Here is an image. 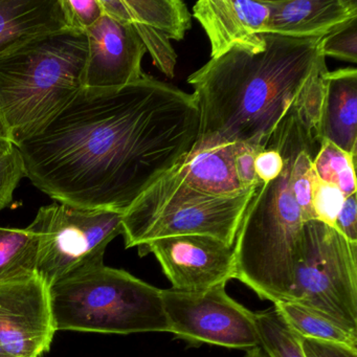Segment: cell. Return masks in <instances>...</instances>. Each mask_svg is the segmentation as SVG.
Listing matches in <instances>:
<instances>
[{
	"label": "cell",
	"mask_w": 357,
	"mask_h": 357,
	"mask_svg": "<svg viewBox=\"0 0 357 357\" xmlns=\"http://www.w3.org/2000/svg\"><path fill=\"white\" fill-rule=\"evenodd\" d=\"M240 145L208 144L193 147L175 167L195 189L216 196H235L252 188H244L235 171V155Z\"/></svg>",
	"instance_id": "17"
},
{
	"label": "cell",
	"mask_w": 357,
	"mask_h": 357,
	"mask_svg": "<svg viewBox=\"0 0 357 357\" xmlns=\"http://www.w3.org/2000/svg\"><path fill=\"white\" fill-rule=\"evenodd\" d=\"M38 235L31 229L0 227V283L37 275Z\"/></svg>",
	"instance_id": "20"
},
{
	"label": "cell",
	"mask_w": 357,
	"mask_h": 357,
	"mask_svg": "<svg viewBox=\"0 0 357 357\" xmlns=\"http://www.w3.org/2000/svg\"><path fill=\"white\" fill-rule=\"evenodd\" d=\"M66 28L62 0H0V55L29 39Z\"/></svg>",
	"instance_id": "18"
},
{
	"label": "cell",
	"mask_w": 357,
	"mask_h": 357,
	"mask_svg": "<svg viewBox=\"0 0 357 357\" xmlns=\"http://www.w3.org/2000/svg\"><path fill=\"white\" fill-rule=\"evenodd\" d=\"M300 342L305 357H357V349L344 344L301 337Z\"/></svg>",
	"instance_id": "29"
},
{
	"label": "cell",
	"mask_w": 357,
	"mask_h": 357,
	"mask_svg": "<svg viewBox=\"0 0 357 357\" xmlns=\"http://www.w3.org/2000/svg\"><path fill=\"white\" fill-rule=\"evenodd\" d=\"M193 16L210 40L211 59L233 47L264 49L269 17L266 0H199L194 5Z\"/></svg>",
	"instance_id": "13"
},
{
	"label": "cell",
	"mask_w": 357,
	"mask_h": 357,
	"mask_svg": "<svg viewBox=\"0 0 357 357\" xmlns=\"http://www.w3.org/2000/svg\"><path fill=\"white\" fill-rule=\"evenodd\" d=\"M137 248L141 257L155 256L177 291H206L236 279L234 246L211 236L160 238Z\"/></svg>",
	"instance_id": "10"
},
{
	"label": "cell",
	"mask_w": 357,
	"mask_h": 357,
	"mask_svg": "<svg viewBox=\"0 0 357 357\" xmlns=\"http://www.w3.org/2000/svg\"><path fill=\"white\" fill-rule=\"evenodd\" d=\"M261 348L268 357H305L300 337L286 325L275 308L255 313Z\"/></svg>",
	"instance_id": "22"
},
{
	"label": "cell",
	"mask_w": 357,
	"mask_h": 357,
	"mask_svg": "<svg viewBox=\"0 0 357 357\" xmlns=\"http://www.w3.org/2000/svg\"><path fill=\"white\" fill-rule=\"evenodd\" d=\"M225 286L202 292L162 289L170 333L192 347L246 351L261 347L255 313L231 298Z\"/></svg>",
	"instance_id": "9"
},
{
	"label": "cell",
	"mask_w": 357,
	"mask_h": 357,
	"mask_svg": "<svg viewBox=\"0 0 357 357\" xmlns=\"http://www.w3.org/2000/svg\"><path fill=\"white\" fill-rule=\"evenodd\" d=\"M62 3L70 29L85 32L103 16L99 0H62Z\"/></svg>",
	"instance_id": "27"
},
{
	"label": "cell",
	"mask_w": 357,
	"mask_h": 357,
	"mask_svg": "<svg viewBox=\"0 0 357 357\" xmlns=\"http://www.w3.org/2000/svg\"><path fill=\"white\" fill-rule=\"evenodd\" d=\"M0 357H9L8 356L7 353L5 352V350H3V347H1V344H0Z\"/></svg>",
	"instance_id": "34"
},
{
	"label": "cell",
	"mask_w": 357,
	"mask_h": 357,
	"mask_svg": "<svg viewBox=\"0 0 357 357\" xmlns=\"http://www.w3.org/2000/svg\"><path fill=\"white\" fill-rule=\"evenodd\" d=\"M323 37L264 34L262 51L233 47L188 78L199 112L195 145L266 149L271 135L324 84Z\"/></svg>",
	"instance_id": "2"
},
{
	"label": "cell",
	"mask_w": 357,
	"mask_h": 357,
	"mask_svg": "<svg viewBox=\"0 0 357 357\" xmlns=\"http://www.w3.org/2000/svg\"><path fill=\"white\" fill-rule=\"evenodd\" d=\"M89 43L66 28L0 55V112L14 145L59 114L83 89Z\"/></svg>",
	"instance_id": "4"
},
{
	"label": "cell",
	"mask_w": 357,
	"mask_h": 357,
	"mask_svg": "<svg viewBox=\"0 0 357 357\" xmlns=\"http://www.w3.org/2000/svg\"><path fill=\"white\" fill-rule=\"evenodd\" d=\"M15 147L10 135L9 128L6 124L3 114L0 112V158L7 155Z\"/></svg>",
	"instance_id": "32"
},
{
	"label": "cell",
	"mask_w": 357,
	"mask_h": 357,
	"mask_svg": "<svg viewBox=\"0 0 357 357\" xmlns=\"http://www.w3.org/2000/svg\"><path fill=\"white\" fill-rule=\"evenodd\" d=\"M244 357H268V355L264 352V350L261 347H258V348L246 351V354Z\"/></svg>",
	"instance_id": "33"
},
{
	"label": "cell",
	"mask_w": 357,
	"mask_h": 357,
	"mask_svg": "<svg viewBox=\"0 0 357 357\" xmlns=\"http://www.w3.org/2000/svg\"><path fill=\"white\" fill-rule=\"evenodd\" d=\"M285 162L279 152L264 149L255 158V172L261 183H267L277 178L283 171Z\"/></svg>",
	"instance_id": "30"
},
{
	"label": "cell",
	"mask_w": 357,
	"mask_h": 357,
	"mask_svg": "<svg viewBox=\"0 0 357 357\" xmlns=\"http://www.w3.org/2000/svg\"><path fill=\"white\" fill-rule=\"evenodd\" d=\"M120 22L137 31L154 66L173 79L177 54L171 41H181L192 26V14L181 0H123Z\"/></svg>",
	"instance_id": "14"
},
{
	"label": "cell",
	"mask_w": 357,
	"mask_h": 357,
	"mask_svg": "<svg viewBox=\"0 0 357 357\" xmlns=\"http://www.w3.org/2000/svg\"><path fill=\"white\" fill-rule=\"evenodd\" d=\"M265 34L289 38L324 37L357 17L356 0H266Z\"/></svg>",
	"instance_id": "15"
},
{
	"label": "cell",
	"mask_w": 357,
	"mask_h": 357,
	"mask_svg": "<svg viewBox=\"0 0 357 357\" xmlns=\"http://www.w3.org/2000/svg\"><path fill=\"white\" fill-rule=\"evenodd\" d=\"M85 34L89 53L83 89H122L145 75L142 61L147 50L130 24L103 14L97 24L85 31Z\"/></svg>",
	"instance_id": "12"
},
{
	"label": "cell",
	"mask_w": 357,
	"mask_h": 357,
	"mask_svg": "<svg viewBox=\"0 0 357 357\" xmlns=\"http://www.w3.org/2000/svg\"><path fill=\"white\" fill-rule=\"evenodd\" d=\"M257 188L239 195H211L192 187L172 167L125 211V246L139 248L160 238L183 235L211 236L234 246Z\"/></svg>",
	"instance_id": "6"
},
{
	"label": "cell",
	"mask_w": 357,
	"mask_h": 357,
	"mask_svg": "<svg viewBox=\"0 0 357 357\" xmlns=\"http://www.w3.org/2000/svg\"><path fill=\"white\" fill-rule=\"evenodd\" d=\"M290 301L357 329V242L321 221L304 222Z\"/></svg>",
	"instance_id": "7"
},
{
	"label": "cell",
	"mask_w": 357,
	"mask_h": 357,
	"mask_svg": "<svg viewBox=\"0 0 357 357\" xmlns=\"http://www.w3.org/2000/svg\"><path fill=\"white\" fill-rule=\"evenodd\" d=\"M49 290L56 331L170 332L162 289L123 269L89 265Z\"/></svg>",
	"instance_id": "5"
},
{
	"label": "cell",
	"mask_w": 357,
	"mask_h": 357,
	"mask_svg": "<svg viewBox=\"0 0 357 357\" xmlns=\"http://www.w3.org/2000/svg\"><path fill=\"white\" fill-rule=\"evenodd\" d=\"M26 177L24 160L17 148L0 158V211L13 202V195L22 179Z\"/></svg>",
	"instance_id": "26"
},
{
	"label": "cell",
	"mask_w": 357,
	"mask_h": 357,
	"mask_svg": "<svg viewBox=\"0 0 357 357\" xmlns=\"http://www.w3.org/2000/svg\"><path fill=\"white\" fill-rule=\"evenodd\" d=\"M124 213L68 204L43 206L29 227L38 235L36 273L52 287L75 271L104 263L108 244L123 233Z\"/></svg>",
	"instance_id": "8"
},
{
	"label": "cell",
	"mask_w": 357,
	"mask_h": 357,
	"mask_svg": "<svg viewBox=\"0 0 357 357\" xmlns=\"http://www.w3.org/2000/svg\"><path fill=\"white\" fill-rule=\"evenodd\" d=\"M319 150L304 149L294 156L290 171V189L296 204L300 208L304 222L314 220L311 194L314 175L313 160Z\"/></svg>",
	"instance_id": "23"
},
{
	"label": "cell",
	"mask_w": 357,
	"mask_h": 357,
	"mask_svg": "<svg viewBox=\"0 0 357 357\" xmlns=\"http://www.w3.org/2000/svg\"><path fill=\"white\" fill-rule=\"evenodd\" d=\"M319 139L357 155V70L326 73L319 121Z\"/></svg>",
	"instance_id": "16"
},
{
	"label": "cell",
	"mask_w": 357,
	"mask_h": 357,
	"mask_svg": "<svg viewBox=\"0 0 357 357\" xmlns=\"http://www.w3.org/2000/svg\"><path fill=\"white\" fill-rule=\"evenodd\" d=\"M347 239L357 242V199L356 193L344 198V204L338 213L334 227Z\"/></svg>",
	"instance_id": "31"
},
{
	"label": "cell",
	"mask_w": 357,
	"mask_h": 357,
	"mask_svg": "<svg viewBox=\"0 0 357 357\" xmlns=\"http://www.w3.org/2000/svg\"><path fill=\"white\" fill-rule=\"evenodd\" d=\"M321 54L326 57L356 63L357 17L333 29L321 38Z\"/></svg>",
	"instance_id": "24"
},
{
	"label": "cell",
	"mask_w": 357,
	"mask_h": 357,
	"mask_svg": "<svg viewBox=\"0 0 357 357\" xmlns=\"http://www.w3.org/2000/svg\"><path fill=\"white\" fill-rule=\"evenodd\" d=\"M317 122L310 114L290 116L273 135L266 149L285 162L281 174L257 188L236 237V279L262 300L290 301L302 248L304 220L290 189L294 156L319 150Z\"/></svg>",
	"instance_id": "3"
},
{
	"label": "cell",
	"mask_w": 357,
	"mask_h": 357,
	"mask_svg": "<svg viewBox=\"0 0 357 357\" xmlns=\"http://www.w3.org/2000/svg\"><path fill=\"white\" fill-rule=\"evenodd\" d=\"M55 332L50 290L38 275L0 283V344L8 356H43Z\"/></svg>",
	"instance_id": "11"
},
{
	"label": "cell",
	"mask_w": 357,
	"mask_h": 357,
	"mask_svg": "<svg viewBox=\"0 0 357 357\" xmlns=\"http://www.w3.org/2000/svg\"><path fill=\"white\" fill-rule=\"evenodd\" d=\"M344 195L340 188L319 178L314 171L312 178V211L315 220L321 221L334 227L338 213L344 204Z\"/></svg>",
	"instance_id": "25"
},
{
	"label": "cell",
	"mask_w": 357,
	"mask_h": 357,
	"mask_svg": "<svg viewBox=\"0 0 357 357\" xmlns=\"http://www.w3.org/2000/svg\"><path fill=\"white\" fill-rule=\"evenodd\" d=\"M275 309L296 335L307 340L335 342L357 349V329L306 305L284 301Z\"/></svg>",
	"instance_id": "19"
},
{
	"label": "cell",
	"mask_w": 357,
	"mask_h": 357,
	"mask_svg": "<svg viewBox=\"0 0 357 357\" xmlns=\"http://www.w3.org/2000/svg\"><path fill=\"white\" fill-rule=\"evenodd\" d=\"M356 154L348 153L327 139H321L313 160V169L319 178L340 188L344 195L356 193L355 160Z\"/></svg>",
	"instance_id": "21"
},
{
	"label": "cell",
	"mask_w": 357,
	"mask_h": 357,
	"mask_svg": "<svg viewBox=\"0 0 357 357\" xmlns=\"http://www.w3.org/2000/svg\"><path fill=\"white\" fill-rule=\"evenodd\" d=\"M198 132L193 96L145 74L122 89H83L15 147L26 177L56 202L124 213Z\"/></svg>",
	"instance_id": "1"
},
{
	"label": "cell",
	"mask_w": 357,
	"mask_h": 357,
	"mask_svg": "<svg viewBox=\"0 0 357 357\" xmlns=\"http://www.w3.org/2000/svg\"><path fill=\"white\" fill-rule=\"evenodd\" d=\"M264 149L241 144L235 155V171L238 181L244 188L260 187L262 183L255 172V158Z\"/></svg>",
	"instance_id": "28"
}]
</instances>
